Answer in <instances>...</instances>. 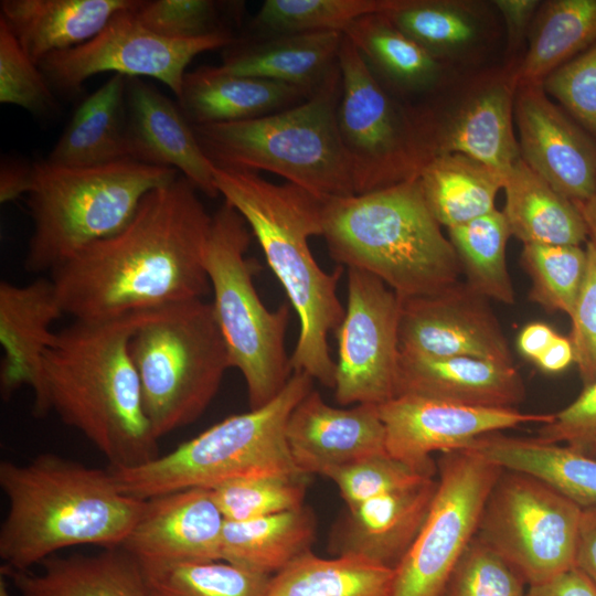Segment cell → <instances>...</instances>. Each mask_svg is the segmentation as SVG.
I'll return each mask as SVG.
<instances>
[{
	"mask_svg": "<svg viewBox=\"0 0 596 596\" xmlns=\"http://www.w3.org/2000/svg\"><path fill=\"white\" fill-rule=\"evenodd\" d=\"M390 21L443 62L476 45L482 22L476 6L451 0H404L385 13Z\"/></svg>",
	"mask_w": 596,
	"mask_h": 596,
	"instance_id": "39",
	"label": "cell"
},
{
	"mask_svg": "<svg viewBox=\"0 0 596 596\" xmlns=\"http://www.w3.org/2000/svg\"><path fill=\"white\" fill-rule=\"evenodd\" d=\"M252 235L243 216L224 201L212 215L204 267L232 368L241 372L254 409L280 393L294 369L285 347L291 306L284 302L272 311L258 296V265L246 257Z\"/></svg>",
	"mask_w": 596,
	"mask_h": 596,
	"instance_id": "10",
	"label": "cell"
},
{
	"mask_svg": "<svg viewBox=\"0 0 596 596\" xmlns=\"http://www.w3.org/2000/svg\"><path fill=\"white\" fill-rule=\"evenodd\" d=\"M542 86L596 139V43L551 73Z\"/></svg>",
	"mask_w": 596,
	"mask_h": 596,
	"instance_id": "48",
	"label": "cell"
},
{
	"mask_svg": "<svg viewBox=\"0 0 596 596\" xmlns=\"http://www.w3.org/2000/svg\"><path fill=\"white\" fill-rule=\"evenodd\" d=\"M417 394L462 405L517 408L523 380L513 364L473 356L421 358L400 354L395 396Z\"/></svg>",
	"mask_w": 596,
	"mask_h": 596,
	"instance_id": "25",
	"label": "cell"
},
{
	"mask_svg": "<svg viewBox=\"0 0 596 596\" xmlns=\"http://www.w3.org/2000/svg\"><path fill=\"white\" fill-rule=\"evenodd\" d=\"M312 384L306 372L294 371L267 404L228 416L146 464L108 469L124 493L142 500L189 488L212 489L242 478L302 476L292 461L286 428Z\"/></svg>",
	"mask_w": 596,
	"mask_h": 596,
	"instance_id": "7",
	"label": "cell"
},
{
	"mask_svg": "<svg viewBox=\"0 0 596 596\" xmlns=\"http://www.w3.org/2000/svg\"><path fill=\"white\" fill-rule=\"evenodd\" d=\"M557 334L544 322L528 323L518 336V350L523 356L535 362Z\"/></svg>",
	"mask_w": 596,
	"mask_h": 596,
	"instance_id": "55",
	"label": "cell"
},
{
	"mask_svg": "<svg viewBox=\"0 0 596 596\" xmlns=\"http://www.w3.org/2000/svg\"><path fill=\"white\" fill-rule=\"evenodd\" d=\"M574 362V350L570 338L557 334L534 362L545 373H558Z\"/></svg>",
	"mask_w": 596,
	"mask_h": 596,
	"instance_id": "56",
	"label": "cell"
},
{
	"mask_svg": "<svg viewBox=\"0 0 596 596\" xmlns=\"http://www.w3.org/2000/svg\"><path fill=\"white\" fill-rule=\"evenodd\" d=\"M517 82L512 68L477 83L449 110L422 108L433 158L468 156L505 177L521 160L514 132Z\"/></svg>",
	"mask_w": 596,
	"mask_h": 596,
	"instance_id": "19",
	"label": "cell"
},
{
	"mask_svg": "<svg viewBox=\"0 0 596 596\" xmlns=\"http://www.w3.org/2000/svg\"><path fill=\"white\" fill-rule=\"evenodd\" d=\"M0 102L21 107L34 115L54 110L52 86L22 49L7 23L0 19Z\"/></svg>",
	"mask_w": 596,
	"mask_h": 596,
	"instance_id": "44",
	"label": "cell"
},
{
	"mask_svg": "<svg viewBox=\"0 0 596 596\" xmlns=\"http://www.w3.org/2000/svg\"><path fill=\"white\" fill-rule=\"evenodd\" d=\"M581 515L578 504L544 481L503 469L476 536L532 586L575 566Z\"/></svg>",
	"mask_w": 596,
	"mask_h": 596,
	"instance_id": "12",
	"label": "cell"
},
{
	"mask_svg": "<svg viewBox=\"0 0 596 596\" xmlns=\"http://www.w3.org/2000/svg\"><path fill=\"white\" fill-rule=\"evenodd\" d=\"M347 306L336 331L334 397L381 405L395 396L401 298L376 276L347 269Z\"/></svg>",
	"mask_w": 596,
	"mask_h": 596,
	"instance_id": "15",
	"label": "cell"
},
{
	"mask_svg": "<svg viewBox=\"0 0 596 596\" xmlns=\"http://www.w3.org/2000/svg\"><path fill=\"white\" fill-rule=\"evenodd\" d=\"M521 265L531 278L529 299L571 317L587 267L581 245L523 244Z\"/></svg>",
	"mask_w": 596,
	"mask_h": 596,
	"instance_id": "41",
	"label": "cell"
},
{
	"mask_svg": "<svg viewBox=\"0 0 596 596\" xmlns=\"http://www.w3.org/2000/svg\"><path fill=\"white\" fill-rule=\"evenodd\" d=\"M222 6L211 0L139 1L134 14L155 33L185 40L230 31L220 23Z\"/></svg>",
	"mask_w": 596,
	"mask_h": 596,
	"instance_id": "47",
	"label": "cell"
},
{
	"mask_svg": "<svg viewBox=\"0 0 596 596\" xmlns=\"http://www.w3.org/2000/svg\"><path fill=\"white\" fill-rule=\"evenodd\" d=\"M211 223L184 177L152 190L121 230L51 272L64 313L103 321L203 298Z\"/></svg>",
	"mask_w": 596,
	"mask_h": 596,
	"instance_id": "1",
	"label": "cell"
},
{
	"mask_svg": "<svg viewBox=\"0 0 596 596\" xmlns=\"http://www.w3.org/2000/svg\"><path fill=\"white\" fill-rule=\"evenodd\" d=\"M525 584L499 553L475 536L443 596H526Z\"/></svg>",
	"mask_w": 596,
	"mask_h": 596,
	"instance_id": "45",
	"label": "cell"
},
{
	"mask_svg": "<svg viewBox=\"0 0 596 596\" xmlns=\"http://www.w3.org/2000/svg\"><path fill=\"white\" fill-rule=\"evenodd\" d=\"M528 38L529 46L512 68L518 86L542 84L596 43V0L542 2Z\"/></svg>",
	"mask_w": 596,
	"mask_h": 596,
	"instance_id": "35",
	"label": "cell"
},
{
	"mask_svg": "<svg viewBox=\"0 0 596 596\" xmlns=\"http://www.w3.org/2000/svg\"><path fill=\"white\" fill-rule=\"evenodd\" d=\"M585 278L571 315L570 340L584 386L596 381V245L586 243Z\"/></svg>",
	"mask_w": 596,
	"mask_h": 596,
	"instance_id": "50",
	"label": "cell"
},
{
	"mask_svg": "<svg viewBox=\"0 0 596 596\" xmlns=\"http://www.w3.org/2000/svg\"><path fill=\"white\" fill-rule=\"evenodd\" d=\"M135 8L116 13L89 41L41 60L38 65L51 86L72 91L98 73L113 72L156 78L178 98L194 56L236 42L231 31L185 40L162 36L136 18Z\"/></svg>",
	"mask_w": 596,
	"mask_h": 596,
	"instance_id": "14",
	"label": "cell"
},
{
	"mask_svg": "<svg viewBox=\"0 0 596 596\" xmlns=\"http://www.w3.org/2000/svg\"><path fill=\"white\" fill-rule=\"evenodd\" d=\"M513 113L523 162L572 202L593 196L596 139L550 99L542 84L519 85Z\"/></svg>",
	"mask_w": 596,
	"mask_h": 596,
	"instance_id": "18",
	"label": "cell"
},
{
	"mask_svg": "<svg viewBox=\"0 0 596 596\" xmlns=\"http://www.w3.org/2000/svg\"><path fill=\"white\" fill-rule=\"evenodd\" d=\"M215 187L246 221L268 266L281 284L299 319V334L290 356L302 371L333 389L336 361L328 336L344 317L337 287L343 267L326 273L316 262L309 238L322 235L324 199L296 184L273 183L257 172L214 168Z\"/></svg>",
	"mask_w": 596,
	"mask_h": 596,
	"instance_id": "3",
	"label": "cell"
},
{
	"mask_svg": "<svg viewBox=\"0 0 596 596\" xmlns=\"http://www.w3.org/2000/svg\"><path fill=\"white\" fill-rule=\"evenodd\" d=\"M342 39L338 31L251 36L245 43L231 45L221 67L313 94L338 65Z\"/></svg>",
	"mask_w": 596,
	"mask_h": 596,
	"instance_id": "29",
	"label": "cell"
},
{
	"mask_svg": "<svg viewBox=\"0 0 596 596\" xmlns=\"http://www.w3.org/2000/svg\"><path fill=\"white\" fill-rule=\"evenodd\" d=\"M302 88L238 75L220 66L187 72L178 105L191 125L235 123L272 115L309 98Z\"/></svg>",
	"mask_w": 596,
	"mask_h": 596,
	"instance_id": "26",
	"label": "cell"
},
{
	"mask_svg": "<svg viewBox=\"0 0 596 596\" xmlns=\"http://www.w3.org/2000/svg\"><path fill=\"white\" fill-rule=\"evenodd\" d=\"M0 596H11L9 594V590L7 588V583L4 582L2 575H1V578H0Z\"/></svg>",
	"mask_w": 596,
	"mask_h": 596,
	"instance_id": "58",
	"label": "cell"
},
{
	"mask_svg": "<svg viewBox=\"0 0 596 596\" xmlns=\"http://www.w3.org/2000/svg\"><path fill=\"white\" fill-rule=\"evenodd\" d=\"M575 566L596 584V507L582 509Z\"/></svg>",
	"mask_w": 596,
	"mask_h": 596,
	"instance_id": "53",
	"label": "cell"
},
{
	"mask_svg": "<svg viewBox=\"0 0 596 596\" xmlns=\"http://www.w3.org/2000/svg\"><path fill=\"white\" fill-rule=\"evenodd\" d=\"M337 126L355 194L417 179L433 158L419 107L392 95L343 34Z\"/></svg>",
	"mask_w": 596,
	"mask_h": 596,
	"instance_id": "11",
	"label": "cell"
},
{
	"mask_svg": "<svg viewBox=\"0 0 596 596\" xmlns=\"http://www.w3.org/2000/svg\"><path fill=\"white\" fill-rule=\"evenodd\" d=\"M535 438L563 443L573 450L596 457V381L584 386L570 405L542 424Z\"/></svg>",
	"mask_w": 596,
	"mask_h": 596,
	"instance_id": "49",
	"label": "cell"
},
{
	"mask_svg": "<svg viewBox=\"0 0 596 596\" xmlns=\"http://www.w3.org/2000/svg\"><path fill=\"white\" fill-rule=\"evenodd\" d=\"M462 448L502 469L544 481L582 509L596 507V457L565 445L509 436L502 432L479 436Z\"/></svg>",
	"mask_w": 596,
	"mask_h": 596,
	"instance_id": "30",
	"label": "cell"
},
{
	"mask_svg": "<svg viewBox=\"0 0 596 596\" xmlns=\"http://www.w3.org/2000/svg\"><path fill=\"white\" fill-rule=\"evenodd\" d=\"M126 120L131 159L182 173L215 198L214 168L179 105L140 77H127Z\"/></svg>",
	"mask_w": 596,
	"mask_h": 596,
	"instance_id": "22",
	"label": "cell"
},
{
	"mask_svg": "<svg viewBox=\"0 0 596 596\" xmlns=\"http://www.w3.org/2000/svg\"><path fill=\"white\" fill-rule=\"evenodd\" d=\"M33 179V164L3 162L0 172V202L8 203L28 193Z\"/></svg>",
	"mask_w": 596,
	"mask_h": 596,
	"instance_id": "54",
	"label": "cell"
},
{
	"mask_svg": "<svg viewBox=\"0 0 596 596\" xmlns=\"http://www.w3.org/2000/svg\"><path fill=\"white\" fill-rule=\"evenodd\" d=\"M502 468L466 449L443 453L437 488L412 546L394 568L391 596H443L475 539L482 510Z\"/></svg>",
	"mask_w": 596,
	"mask_h": 596,
	"instance_id": "13",
	"label": "cell"
},
{
	"mask_svg": "<svg viewBox=\"0 0 596 596\" xmlns=\"http://www.w3.org/2000/svg\"><path fill=\"white\" fill-rule=\"evenodd\" d=\"M398 349L408 356H473L513 364L488 299L459 280L432 294L401 298Z\"/></svg>",
	"mask_w": 596,
	"mask_h": 596,
	"instance_id": "17",
	"label": "cell"
},
{
	"mask_svg": "<svg viewBox=\"0 0 596 596\" xmlns=\"http://www.w3.org/2000/svg\"><path fill=\"white\" fill-rule=\"evenodd\" d=\"M309 476H265L232 480L211 490L227 521H246L301 508Z\"/></svg>",
	"mask_w": 596,
	"mask_h": 596,
	"instance_id": "43",
	"label": "cell"
},
{
	"mask_svg": "<svg viewBox=\"0 0 596 596\" xmlns=\"http://www.w3.org/2000/svg\"><path fill=\"white\" fill-rule=\"evenodd\" d=\"M145 312L74 320L56 332L44 353L41 390L34 395V414L55 411L114 468L139 466L159 456L128 349Z\"/></svg>",
	"mask_w": 596,
	"mask_h": 596,
	"instance_id": "2",
	"label": "cell"
},
{
	"mask_svg": "<svg viewBox=\"0 0 596 596\" xmlns=\"http://www.w3.org/2000/svg\"><path fill=\"white\" fill-rule=\"evenodd\" d=\"M225 519L205 488H189L146 499L121 544L143 570L221 561Z\"/></svg>",
	"mask_w": 596,
	"mask_h": 596,
	"instance_id": "20",
	"label": "cell"
},
{
	"mask_svg": "<svg viewBox=\"0 0 596 596\" xmlns=\"http://www.w3.org/2000/svg\"><path fill=\"white\" fill-rule=\"evenodd\" d=\"M526 596H596V584L574 566L550 581L529 586Z\"/></svg>",
	"mask_w": 596,
	"mask_h": 596,
	"instance_id": "52",
	"label": "cell"
},
{
	"mask_svg": "<svg viewBox=\"0 0 596 596\" xmlns=\"http://www.w3.org/2000/svg\"><path fill=\"white\" fill-rule=\"evenodd\" d=\"M126 76L114 74L89 95L74 113L45 161L64 167H93L132 160L126 120Z\"/></svg>",
	"mask_w": 596,
	"mask_h": 596,
	"instance_id": "31",
	"label": "cell"
},
{
	"mask_svg": "<svg viewBox=\"0 0 596 596\" xmlns=\"http://www.w3.org/2000/svg\"><path fill=\"white\" fill-rule=\"evenodd\" d=\"M324 477L336 483L347 508L350 509L374 497L434 476L421 473L385 453L331 469Z\"/></svg>",
	"mask_w": 596,
	"mask_h": 596,
	"instance_id": "46",
	"label": "cell"
},
{
	"mask_svg": "<svg viewBox=\"0 0 596 596\" xmlns=\"http://www.w3.org/2000/svg\"><path fill=\"white\" fill-rule=\"evenodd\" d=\"M343 34L354 44L377 81L395 97L436 89L443 78V62L400 31L385 13L352 22Z\"/></svg>",
	"mask_w": 596,
	"mask_h": 596,
	"instance_id": "32",
	"label": "cell"
},
{
	"mask_svg": "<svg viewBox=\"0 0 596 596\" xmlns=\"http://www.w3.org/2000/svg\"><path fill=\"white\" fill-rule=\"evenodd\" d=\"M385 428L386 451L414 470L435 476L432 455L460 449L475 438L528 423L545 424L553 414L518 408L462 405L435 397L401 394L377 405Z\"/></svg>",
	"mask_w": 596,
	"mask_h": 596,
	"instance_id": "16",
	"label": "cell"
},
{
	"mask_svg": "<svg viewBox=\"0 0 596 596\" xmlns=\"http://www.w3.org/2000/svg\"><path fill=\"white\" fill-rule=\"evenodd\" d=\"M418 181L436 221L450 228L496 210L504 175L468 156L446 153L432 158Z\"/></svg>",
	"mask_w": 596,
	"mask_h": 596,
	"instance_id": "36",
	"label": "cell"
},
{
	"mask_svg": "<svg viewBox=\"0 0 596 596\" xmlns=\"http://www.w3.org/2000/svg\"><path fill=\"white\" fill-rule=\"evenodd\" d=\"M436 488L437 479L429 477L347 508L331 534L330 552L361 556L394 570L416 539Z\"/></svg>",
	"mask_w": 596,
	"mask_h": 596,
	"instance_id": "23",
	"label": "cell"
},
{
	"mask_svg": "<svg viewBox=\"0 0 596 596\" xmlns=\"http://www.w3.org/2000/svg\"><path fill=\"white\" fill-rule=\"evenodd\" d=\"M447 232L466 284L487 299L513 305L514 289L505 259L512 235L503 212L496 209Z\"/></svg>",
	"mask_w": 596,
	"mask_h": 596,
	"instance_id": "38",
	"label": "cell"
},
{
	"mask_svg": "<svg viewBox=\"0 0 596 596\" xmlns=\"http://www.w3.org/2000/svg\"><path fill=\"white\" fill-rule=\"evenodd\" d=\"M502 210L523 244L581 245L588 231L578 209L521 159L504 177Z\"/></svg>",
	"mask_w": 596,
	"mask_h": 596,
	"instance_id": "33",
	"label": "cell"
},
{
	"mask_svg": "<svg viewBox=\"0 0 596 596\" xmlns=\"http://www.w3.org/2000/svg\"><path fill=\"white\" fill-rule=\"evenodd\" d=\"M404 0H266L251 22V36L342 32L355 20L400 8Z\"/></svg>",
	"mask_w": 596,
	"mask_h": 596,
	"instance_id": "40",
	"label": "cell"
},
{
	"mask_svg": "<svg viewBox=\"0 0 596 596\" xmlns=\"http://www.w3.org/2000/svg\"><path fill=\"white\" fill-rule=\"evenodd\" d=\"M143 573L148 596H262L269 578L224 561L182 563Z\"/></svg>",
	"mask_w": 596,
	"mask_h": 596,
	"instance_id": "42",
	"label": "cell"
},
{
	"mask_svg": "<svg viewBox=\"0 0 596 596\" xmlns=\"http://www.w3.org/2000/svg\"><path fill=\"white\" fill-rule=\"evenodd\" d=\"M394 570L354 555L311 551L272 575L262 596H391Z\"/></svg>",
	"mask_w": 596,
	"mask_h": 596,
	"instance_id": "37",
	"label": "cell"
},
{
	"mask_svg": "<svg viewBox=\"0 0 596 596\" xmlns=\"http://www.w3.org/2000/svg\"><path fill=\"white\" fill-rule=\"evenodd\" d=\"M541 3L538 0L493 1L505 22L509 54H514L523 45Z\"/></svg>",
	"mask_w": 596,
	"mask_h": 596,
	"instance_id": "51",
	"label": "cell"
},
{
	"mask_svg": "<svg viewBox=\"0 0 596 596\" xmlns=\"http://www.w3.org/2000/svg\"><path fill=\"white\" fill-rule=\"evenodd\" d=\"M128 349L158 439L196 421L232 368L212 301L203 298L146 311Z\"/></svg>",
	"mask_w": 596,
	"mask_h": 596,
	"instance_id": "9",
	"label": "cell"
},
{
	"mask_svg": "<svg viewBox=\"0 0 596 596\" xmlns=\"http://www.w3.org/2000/svg\"><path fill=\"white\" fill-rule=\"evenodd\" d=\"M292 461L306 475L385 454V428L377 405L338 408L311 390L292 409L286 428Z\"/></svg>",
	"mask_w": 596,
	"mask_h": 596,
	"instance_id": "21",
	"label": "cell"
},
{
	"mask_svg": "<svg viewBox=\"0 0 596 596\" xmlns=\"http://www.w3.org/2000/svg\"><path fill=\"white\" fill-rule=\"evenodd\" d=\"M574 204L585 221L588 237L596 245V193L589 199L582 202H574Z\"/></svg>",
	"mask_w": 596,
	"mask_h": 596,
	"instance_id": "57",
	"label": "cell"
},
{
	"mask_svg": "<svg viewBox=\"0 0 596 596\" xmlns=\"http://www.w3.org/2000/svg\"><path fill=\"white\" fill-rule=\"evenodd\" d=\"M341 85L338 62L320 87L298 105L255 119L192 128L215 167L268 171L323 199L354 195L337 126Z\"/></svg>",
	"mask_w": 596,
	"mask_h": 596,
	"instance_id": "6",
	"label": "cell"
},
{
	"mask_svg": "<svg viewBox=\"0 0 596 596\" xmlns=\"http://www.w3.org/2000/svg\"><path fill=\"white\" fill-rule=\"evenodd\" d=\"M321 236L339 266L376 276L400 298L438 291L461 274L418 178L364 194L324 199Z\"/></svg>",
	"mask_w": 596,
	"mask_h": 596,
	"instance_id": "5",
	"label": "cell"
},
{
	"mask_svg": "<svg viewBox=\"0 0 596 596\" xmlns=\"http://www.w3.org/2000/svg\"><path fill=\"white\" fill-rule=\"evenodd\" d=\"M316 530L315 514L306 505L246 521L225 520L221 561L270 577L311 551Z\"/></svg>",
	"mask_w": 596,
	"mask_h": 596,
	"instance_id": "34",
	"label": "cell"
},
{
	"mask_svg": "<svg viewBox=\"0 0 596 596\" xmlns=\"http://www.w3.org/2000/svg\"><path fill=\"white\" fill-rule=\"evenodd\" d=\"M64 313L51 278L23 286L0 283V384L3 398L23 385L41 390L43 356L55 333L51 326Z\"/></svg>",
	"mask_w": 596,
	"mask_h": 596,
	"instance_id": "24",
	"label": "cell"
},
{
	"mask_svg": "<svg viewBox=\"0 0 596 596\" xmlns=\"http://www.w3.org/2000/svg\"><path fill=\"white\" fill-rule=\"evenodd\" d=\"M0 487L9 502L0 557L17 571L74 545L121 546L146 504L124 493L109 469L49 453L24 465L2 460Z\"/></svg>",
	"mask_w": 596,
	"mask_h": 596,
	"instance_id": "4",
	"label": "cell"
},
{
	"mask_svg": "<svg viewBox=\"0 0 596 596\" xmlns=\"http://www.w3.org/2000/svg\"><path fill=\"white\" fill-rule=\"evenodd\" d=\"M40 574L1 565L20 596H148L146 576L138 560L121 546L96 554L50 556Z\"/></svg>",
	"mask_w": 596,
	"mask_h": 596,
	"instance_id": "28",
	"label": "cell"
},
{
	"mask_svg": "<svg viewBox=\"0 0 596 596\" xmlns=\"http://www.w3.org/2000/svg\"><path fill=\"white\" fill-rule=\"evenodd\" d=\"M139 0H2V19L24 52L39 63L47 55L97 35L118 12Z\"/></svg>",
	"mask_w": 596,
	"mask_h": 596,
	"instance_id": "27",
	"label": "cell"
},
{
	"mask_svg": "<svg viewBox=\"0 0 596 596\" xmlns=\"http://www.w3.org/2000/svg\"><path fill=\"white\" fill-rule=\"evenodd\" d=\"M178 171L139 161L93 167L33 163L26 203L33 232L25 269L52 272L85 247L121 230L142 199Z\"/></svg>",
	"mask_w": 596,
	"mask_h": 596,
	"instance_id": "8",
	"label": "cell"
}]
</instances>
